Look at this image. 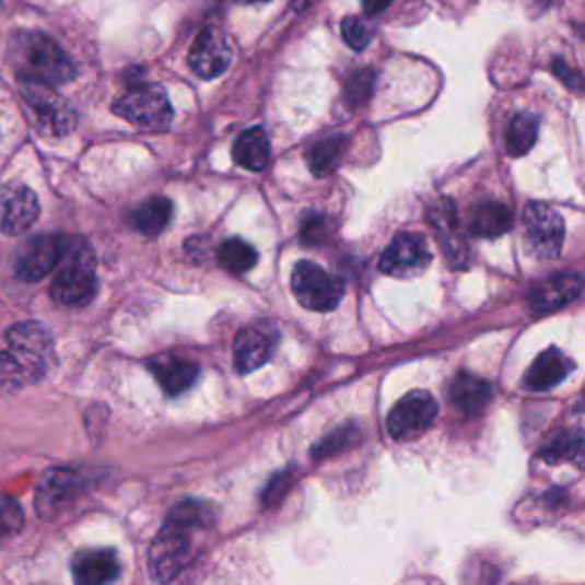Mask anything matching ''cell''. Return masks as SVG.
I'll return each instance as SVG.
<instances>
[{
	"mask_svg": "<svg viewBox=\"0 0 585 585\" xmlns=\"http://www.w3.org/2000/svg\"><path fill=\"white\" fill-rule=\"evenodd\" d=\"M209 524H211V513L207 505L190 501L174 507L149 551L151 578L169 581L179 572H184L197 551L195 538Z\"/></svg>",
	"mask_w": 585,
	"mask_h": 585,
	"instance_id": "1",
	"label": "cell"
},
{
	"mask_svg": "<svg viewBox=\"0 0 585 585\" xmlns=\"http://www.w3.org/2000/svg\"><path fill=\"white\" fill-rule=\"evenodd\" d=\"M10 60L19 79L44 85H62L75 75V67L65 50L44 33H16L10 44Z\"/></svg>",
	"mask_w": 585,
	"mask_h": 585,
	"instance_id": "2",
	"label": "cell"
},
{
	"mask_svg": "<svg viewBox=\"0 0 585 585\" xmlns=\"http://www.w3.org/2000/svg\"><path fill=\"white\" fill-rule=\"evenodd\" d=\"M98 282L94 272V254L85 243L67 241L58 264V274L50 284V297L62 307H85L96 295Z\"/></svg>",
	"mask_w": 585,
	"mask_h": 585,
	"instance_id": "3",
	"label": "cell"
},
{
	"mask_svg": "<svg viewBox=\"0 0 585 585\" xmlns=\"http://www.w3.org/2000/svg\"><path fill=\"white\" fill-rule=\"evenodd\" d=\"M21 96L44 136L62 138L75 129V110L50 85L21 79Z\"/></svg>",
	"mask_w": 585,
	"mask_h": 585,
	"instance_id": "4",
	"label": "cell"
},
{
	"mask_svg": "<svg viewBox=\"0 0 585 585\" xmlns=\"http://www.w3.org/2000/svg\"><path fill=\"white\" fill-rule=\"evenodd\" d=\"M115 115L144 131H165L172 124V106L161 85H140L126 92L113 106Z\"/></svg>",
	"mask_w": 585,
	"mask_h": 585,
	"instance_id": "5",
	"label": "cell"
},
{
	"mask_svg": "<svg viewBox=\"0 0 585 585\" xmlns=\"http://www.w3.org/2000/svg\"><path fill=\"white\" fill-rule=\"evenodd\" d=\"M291 289L304 309L332 312L343 297V282L312 261H300L291 274Z\"/></svg>",
	"mask_w": 585,
	"mask_h": 585,
	"instance_id": "6",
	"label": "cell"
},
{
	"mask_svg": "<svg viewBox=\"0 0 585 585\" xmlns=\"http://www.w3.org/2000/svg\"><path fill=\"white\" fill-rule=\"evenodd\" d=\"M524 236L526 249L533 257L540 261L555 259L563 249L565 222L561 213H555L547 203L533 201L524 209Z\"/></svg>",
	"mask_w": 585,
	"mask_h": 585,
	"instance_id": "7",
	"label": "cell"
},
{
	"mask_svg": "<svg viewBox=\"0 0 585 585\" xmlns=\"http://www.w3.org/2000/svg\"><path fill=\"white\" fill-rule=\"evenodd\" d=\"M437 419V402L428 391H410L389 412L387 428L398 442H412Z\"/></svg>",
	"mask_w": 585,
	"mask_h": 585,
	"instance_id": "8",
	"label": "cell"
},
{
	"mask_svg": "<svg viewBox=\"0 0 585 585\" xmlns=\"http://www.w3.org/2000/svg\"><path fill=\"white\" fill-rule=\"evenodd\" d=\"M432 261V254L428 249V243L419 234H398L391 245L383 251L379 259V270L396 279H412Z\"/></svg>",
	"mask_w": 585,
	"mask_h": 585,
	"instance_id": "9",
	"label": "cell"
},
{
	"mask_svg": "<svg viewBox=\"0 0 585 585\" xmlns=\"http://www.w3.org/2000/svg\"><path fill=\"white\" fill-rule=\"evenodd\" d=\"M232 46H229V39L226 35L220 31V28H203L199 33V37L195 39L192 48H190V56H188V62H190V69L199 75V79H218V75H222L229 65H232Z\"/></svg>",
	"mask_w": 585,
	"mask_h": 585,
	"instance_id": "10",
	"label": "cell"
},
{
	"mask_svg": "<svg viewBox=\"0 0 585 585\" xmlns=\"http://www.w3.org/2000/svg\"><path fill=\"white\" fill-rule=\"evenodd\" d=\"M39 218V199L25 186H8L0 195V229L8 236H21Z\"/></svg>",
	"mask_w": 585,
	"mask_h": 585,
	"instance_id": "11",
	"label": "cell"
},
{
	"mask_svg": "<svg viewBox=\"0 0 585 585\" xmlns=\"http://www.w3.org/2000/svg\"><path fill=\"white\" fill-rule=\"evenodd\" d=\"M65 236H37L21 249L16 274L23 282H39L50 270L58 268L65 254Z\"/></svg>",
	"mask_w": 585,
	"mask_h": 585,
	"instance_id": "12",
	"label": "cell"
},
{
	"mask_svg": "<svg viewBox=\"0 0 585 585\" xmlns=\"http://www.w3.org/2000/svg\"><path fill=\"white\" fill-rule=\"evenodd\" d=\"M581 291L583 279L578 272H558L528 293V309L536 316L563 309L581 297Z\"/></svg>",
	"mask_w": 585,
	"mask_h": 585,
	"instance_id": "13",
	"label": "cell"
},
{
	"mask_svg": "<svg viewBox=\"0 0 585 585\" xmlns=\"http://www.w3.org/2000/svg\"><path fill=\"white\" fill-rule=\"evenodd\" d=\"M79 492V478L71 471L54 469L42 478V485L37 490V511L39 517L54 519L65 507L75 499Z\"/></svg>",
	"mask_w": 585,
	"mask_h": 585,
	"instance_id": "14",
	"label": "cell"
},
{
	"mask_svg": "<svg viewBox=\"0 0 585 585\" xmlns=\"http://www.w3.org/2000/svg\"><path fill=\"white\" fill-rule=\"evenodd\" d=\"M48 371L50 364L14 348L0 352V389L3 391H16L21 387L35 385Z\"/></svg>",
	"mask_w": 585,
	"mask_h": 585,
	"instance_id": "15",
	"label": "cell"
},
{
	"mask_svg": "<svg viewBox=\"0 0 585 585\" xmlns=\"http://www.w3.org/2000/svg\"><path fill=\"white\" fill-rule=\"evenodd\" d=\"M147 368L156 377V383L167 396H179L188 391L199 377V366L179 358V354H161V358L149 360Z\"/></svg>",
	"mask_w": 585,
	"mask_h": 585,
	"instance_id": "16",
	"label": "cell"
},
{
	"mask_svg": "<svg viewBox=\"0 0 585 585\" xmlns=\"http://www.w3.org/2000/svg\"><path fill=\"white\" fill-rule=\"evenodd\" d=\"M572 371L574 362L568 354L558 348H549L536 362H533V366L524 375V387L528 391H549L561 385Z\"/></svg>",
	"mask_w": 585,
	"mask_h": 585,
	"instance_id": "17",
	"label": "cell"
},
{
	"mask_svg": "<svg viewBox=\"0 0 585 585\" xmlns=\"http://www.w3.org/2000/svg\"><path fill=\"white\" fill-rule=\"evenodd\" d=\"M8 346L31 354L35 360H42L46 364H56V343L50 329L42 323H19L8 332Z\"/></svg>",
	"mask_w": 585,
	"mask_h": 585,
	"instance_id": "18",
	"label": "cell"
},
{
	"mask_svg": "<svg viewBox=\"0 0 585 585\" xmlns=\"http://www.w3.org/2000/svg\"><path fill=\"white\" fill-rule=\"evenodd\" d=\"M274 339L257 327H247L234 341V364L241 375L259 371L272 354Z\"/></svg>",
	"mask_w": 585,
	"mask_h": 585,
	"instance_id": "19",
	"label": "cell"
},
{
	"mask_svg": "<svg viewBox=\"0 0 585 585\" xmlns=\"http://www.w3.org/2000/svg\"><path fill=\"white\" fill-rule=\"evenodd\" d=\"M119 558L110 549L85 551L73 561V578L83 585L110 583L119 576Z\"/></svg>",
	"mask_w": 585,
	"mask_h": 585,
	"instance_id": "20",
	"label": "cell"
},
{
	"mask_svg": "<svg viewBox=\"0 0 585 585\" xmlns=\"http://www.w3.org/2000/svg\"><path fill=\"white\" fill-rule=\"evenodd\" d=\"M451 400L465 417L480 414L492 400V385L488 379H482L471 373H460L455 377Z\"/></svg>",
	"mask_w": 585,
	"mask_h": 585,
	"instance_id": "21",
	"label": "cell"
},
{
	"mask_svg": "<svg viewBox=\"0 0 585 585\" xmlns=\"http://www.w3.org/2000/svg\"><path fill=\"white\" fill-rule=\"evenodd\" d=\"M172 215H174V207L167 197H151L142 201L140 207L131 213V222L142 236L156 238L169 226Z\"/></svg>",
	"mask_w": 585,
	"mask_h": 585,
	"instance_id": "22",
	"label": "cell"
},
{
	"mask_svg": "<svg viewBox=\"0 0 585 585\" xmlns=\"http://www.w3.org/2000/svg\"><path fill=\"white\" fill-rule=\"evenodd\" d=\"M234 161L249 172L266 169L270 163V140L266 131L254 126L241 133L234 144Z\"/></svg>",
	"mask_w": 585,
	"mask_h": 585,
	"instance_id": "23",
	"label": "cell"
},
{
	"mask_svg": "<svg viewBox=\"0 0 585 585\" xmlns=\"http://www.w3.org/2000/svg\"><path fill=\"white\" fill-rule=\"evenodd\" d=\"M513 226V211L501 201H482L471 218V234L478 238H496Z\"/></svg>",
	"mask_w": 585,
	"mask_h": 585,
	"instance_id": "24",
	"label": "cell"
},
{
	"mask_svg": "<svg viewBox=\"0 0 585 585\" xmlns=\"http://www.w3.org/2000/svg\"><path fill=\"white\" fill-rule=\"evenodd\" d=\"M432 224H435L440 234L448 236L446 241L453 243L448 247V254H451L448 259L453 261V266H455V257H457V266H463V259L467 257V245L460 241V234H457V213L451 199H442L435 203V209H432Z\"/></svg>",
	"mask_w": 585,
	"mask_h": 585,
	"instance_id": "25",
	"label": "cell"
},
{
	"mask_svg": "<svg viewBox=\"0 0 585 585\" xmlns=\"http://www.w3.org/2000/svg\"><path fill=\"white\" fill-rule=\"evenodd\" d=\"M536 140H538V119L528 113L515 115L511 126H507V154L522 159L533 149Z\"/></svg>",
	"mask_w": 585,
	"mask_h": 585,
	"instance_id": "26",
	"label": "cell"
},
{
	"mask_svg": "<svg viewBox=\"0 0 585 585\" xmlns=\"http://www.w3.org/2000/svg\"><path fill=\"white\" fill-rule=\"evenodd\" d=\"M218 259H220L222 268H226L229 272L243 274V272H247V270H251L254 266H257L259 254L243 238H229V241H224L220 245Z\"/></svg>",
	"mask_w": 585,
	"mask_h": 585,
	"instance_id": "27",
	"label": "cell"
},
{
	"mask_svg": "<svg viewBox=\"0 0 585 585\" xmlns=\"http://www.w3.org/2000/svg\"><path fill=\"white\" fill-rule=\"evenodd\" d=\"M343 149H346V138L343 136H329L320 142H316L309 151H307V163H309V169L318 176L323 174H329L337 163L341 161L343 156Z\"/></svg>",
	"mask_w": 585,
	"mask_h": 585,
	"instance_id": "28",
	"label": "cell"
},
{
	"mask_svg": "<svg viewBox=\"0 0 585 585\" xmlns=\"http://www.w3.org/2000/svg\"><path fill=\"white\" fill-rule=\"evenodd\" d=\"M581 448H583V440H581V432H561V435H555L547 448L542 451V457L551 465H561V463H578L581 457Z\"/></svg>",
	"mask_w": 585,
	"mask_h": 585,
	"instance_id": "29",
	"label": "cell"
},
{
	"mask_svg": "<svg viewBox=\"0 0 585 585\" xmlns=\"http://www.w3.org/2000/svg\"><path fill=\"white\" fill-rule=\"evenodd\" d=\"M329 218L327 215H320V213H307L302 220V226H300V236H302V243L304 245H320L329 238Z\"/></svg>",
	"mask_w": 585,
	"mask_h": 585,
	"instance_id": "30",
	"label": "cell"
},
{
	"mask_svg": "<svg viewBox=\"0 0 585 585\" xmlns=\"http://www.w3.org/2000/svg\"><path fill=\"white\" fill-rule=\"evenodd\" d=\"M341 35L352 50H364L373 39V31L358 16H346L341 21Z\"/></svg>",
	"mask_w": 585,
	"mask_h": 585,
	"instance_id": "31",
	"label": "cell"
},
{
	"mask_svg": "<svg viewBox=\"0 0 585 585\" xmlns=\"http://www.w3.org/2000/svg\"><path fill=\"white\" fill-rule=\"evenodd\" d=\"M375 75L373 71H358L352 79L346 83V101L350 106H362L364 101L371 96Z\"/></svg>",
	"mask_w": 585,
	"mask_h": 585,
	"instance_id": "32",
	"label": "cell"
},
{
	"mask_svg": "<svg viewBox=\"0 0 585 585\" xmlns=\"http://www.w3.org/2000/svg\"><path fill=\"white\" fill-rule=\"evenodd\" d=\"M354 440H358V432H354L352 428H341L339 432H335V435L325 437L316 448H314V455L316 460H323V457H329L335 455L339 448H346L350 446Z\"/></svg>",
	"mask_w": 585,
	"mask_h": 585,
	"instance_id": "33",
	"label": "cell"
},
{
	"mask_svg": "<svg viewBox=\"0 0 585 585\" xmlns=\"http://www.w3.org/2000/svg\"><path fill=\"white\" fill-rule=\"evenodd\" d=\"M23 526V513L14 501H3L0 503V540L10 533H16Z\"/></svg>",
	"mask_w": 585,
	"mask_h": 585,
	"instance_id": "34",
	"label": "cell"
},
{
	"mask_svg": "<svg viewBox=\"0 0 585 585\" xmlns=\"http://www.w3.org/2000/svg\"><path fill=\"white\" fill-rule=\"evenodd\" d=\"M553 71H555L558 79H561L565 85H570V87H574V90H581V83H583L581 73L574 71V69H570L563 60H555V62H553Z\"/></svg>",
	"mask_w": 585,
	"mask_h": 585,
	"instance_id": "35",
	"label": "cell"
},
{
	"mask_svg": "<svg viewBox=\"0 0 585 585\" xmlns=\"http://www.w3.org/2000/svg\"><path fill=\"white\" fill-rule=\"evenodd\" d=\"M394 3V0H362V5H364V12L368 16H377V14H383L389 5Z\"/></svg>",
	"mask_w": 585,
	"mask_h": 585,
	"instance_id": "36",
	"label": "cell"
},
{
	"mask_svg": "<svg viewBox=\"0 0 585 585\" xmlns=\"http://www.w3.org/2000/svg\"><path fill=\"white\" fill-rule=\"evenodd\" d=\"M316 3V0H293V8L297 10V12H304V10H307L309 5H314Z\"/></svg>",
	"mask_w": 585,
	"mask_h": 585,
	"instance_id": "37",
	"label": "cell"
},
{
	"mask_svg": "<svg viewBox=\"0 0 585 585\" xmlns=\"http://www.w3.org/2000/svg\"><path fill=\"white\" fill-rule=\"evenodd\" d=\"M241 3H268V0H241Z\"/></svg>",
	"mask_w": 585,
	"mask_h": 585,
	"instance_id": "38",
	"label": "cell"
},
{
	"mask_svg": "<svg viewBox=\"0 0 585 585\" xmlns=\"http://www.w3.org/2000/svg\"><path fill=\"white\" fill-rule=\"evenodd\" d=\"M538 5L540 8H547V5H551V0H538Z\"/></svg>",
	"mask_w": 585,
	"mask_h": 585,
	"instance_id": "39",
	"label": "cell"
}]
</instances>
